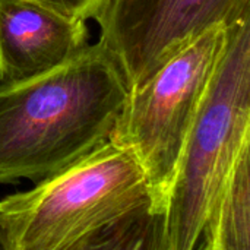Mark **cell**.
Returning a JSON list of instances; mask_svg holds the SVG:
<instances>
[{"label":"cell","mask_w":250,"mask_h":250,"mask_svg":"<svg viewBox=\"0 0 250 250\" xmlns=\"http://www.w3.org/2000/svg\"><path fill=\"white\" fill-rule=\"evenodd\" d=\"M127 94L100 42L44 75L0 83V185H35L110 141Z\"/></svg>","instance_id":"cell-1"},{"label":"cell","mask_w":250,"mask_h":250,"mask_svg":"<svg viewBox=\"0 0 250 250\" xmlns=\"http://www.w3.org/2000/svg\"><path fill=\"white\" fill-rule=\"evenodd\" d=\"M146 207L154 199L139 160L107 141L32 189L3 198L0 234L6 250H70Z\"/></svg>","instance_id":"cell-2"},{"label":"cell","mask_w":250,"mask_h":250,"mask_svg":"<svg viewBox=\"0 0 250 250\" xmlns=\"http://www.w3.org/2000/svg\"><path fill=\"white\" fill-rule=\"evenodd\" d=\"M250 148V19L226 40L189 130L163 211L164 250H196L211 207Z\"/></svg>","instance_id":"cell-3"},{"label":"cell","mask_w":250,"mask_h":250,"mask_svg":"<svg viewBox=\"0 0 250 250\" xmlns=\"http://www.w3.org/2000/svg\"><path fill=\"white\" fill-rule=\"evenodd\" d=\"M224 26L208 29L129 89L110 141L139 160L154 199L164 211L189 130L226 40Z\"/></svg>","instance_id":"cell-4"},{"label":"cell","mask_w":250,"mask_h":250,"mask_svg":"<svg viewBox=\"0 0 250 250\" xmlns=\"http://www.w3.org/2000/svg\"><path fill=\"white\" fill-rule=\"evenodd\" d=\"M91 19L132 89L208 29L250 19V0H101Z\"/></svg>","instance_id":"cell-5"},{"label":"cell","mask_w":250,"mask_h":250,"mask_svg":"<svg viewBox=\"0 0 250 250\" xmlns=\"http://www.w3.org/2000/svg\"><path fill=\"white\" fill-rule=\"evenodd\" d=\"M86 21L32 0H0V83L44 75L88 45Z\"/></svg>","instance_id":"cell-6"},{"label":"cell","mask_w":250,"mask_h":250,"mask_svg":"<svg viewBox=\"0 0 250 250\" xmlns=\"http://www.w3.org/2000/svg\"><path fill=\"white\" fill-rule=\"evenodd\" d=\"M201 242L209 250H250V148L218 192Z\"/></svg>","instance_id":"cell-7"},{"label":"cell","mask_w":250,"mask_h":250,"mask_svg":"<svg viewBox=\"0 0 250 250\" xmlns=\"http://www.w3.org/2000/svg\"><path fill=\"white\" fill-rule=\"evenodd\" d=\"M163 223V212L146 207L117 220L70 250H164Z\"/></svg>","instance_id":"cell-8"},{"label":"cell","mask_w":250,"mask_h":250,"mask_svg":"<svg viewBox=\"0 0 250 250\" xmlns=\"http://www.w3.org/2000/svg\"><path fill=\"white\" fill-rule=\"evenodd\" d=\"M66 16L88 21L94 16L101 0H32Z\"/></svg>","instance_id":"cell-9"},{"label":"cell","mask_w":250,"mask_h":250,"mask_svg":"<svg viewBox=\"0 0 250 250\" xmlns=\"http://www.w3.org/2000/svg\"><path fill=\"white\" fill-rule=\"evenodd\" d=\"M196 250H209V248L204 243V242H201L199 245H198V248H196Z\"/></svg>","instance_id":"cell-10"},{"label":"cell","mask_w":250,"mask_h":250,"mask_svg":"<svg viewBox=\"0 0 250 250\" xmlns=\"http://www.w3.org/2000/svg\"><path fill=\"white\" fill-rule=\"evenodd\" d=\"M0 250H6V246H4L3 239H1V234H0Z\"/></svg>","instance_id":"cell-11"}]
</instances>
